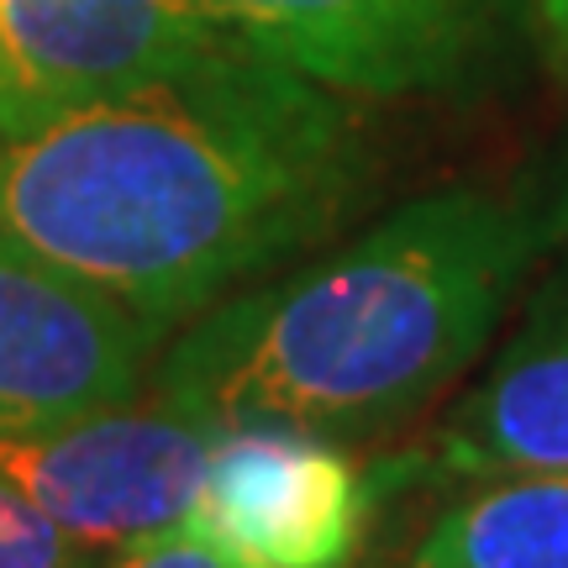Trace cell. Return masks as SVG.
<instances>
[{
    "mask_svg": "<svg viewBox=\"0 0 568 568\" xmlns=\"http://www.w3.org/2000/svg\"><path fill=\"white\" fill-rule=\"evenodd\" d=\"M347 95L222 38L153 80L0 132V243L153 322H195L364 205Z\"/></svg>",
    "mask_w": 568,
    "mask_h": 568,
    "instance_id": "6da1fadb",
    "label": "cell"
},
{
    "mask_svg": "<svg viewBox=\"0 0 568 568\" xmlns=\"http://www.w3.org/2000/svg\"><path fill=\"white\" fill-rule=\"evenodd\" d=\"M568 243V153L506 180H447L332 253L201 311L153 395L216 432L284 426L374 443L453 389Z\"/></svg>",
    "mask_w": 568,
    "mask_h": 568,
    "instance_id": "7a4b0ae2",
    "label": "cell"
},
{
    "mask_svg": "<svg viewBox=\"0 0 568 568\" xmlns=\"http://www.w3.org/2000/svg\"><path fill=\"white\" fill-rule=\"evenodd\" d=\"M347 101L443 95L500 59L527 0H184Z\"/></svg>",
    "mask_w": 568,
    "mask_h": 568,
    "instance_id": "3957f363",
    "label": "cell"
},
{
    "mask_svg": "<svg viewBox=\"0 0 568 568\" xmlns=\"http://www.w3.org/2000/svg\"><path fill=\"white\" fill-rule=\"evenodd\" d=\"M216 426L153 395V406H105L38 432L0 437V479L95 552H126L184 527Z\"/></svg>",
    "mask_w": 568,
    "mask_h": 568,
    "instance_id": "277c9868",
    "label": "cell"
},
{
    "mask_svg": "<svg viewBox=\"0 0 568 568\" xmlns=\"http://www.w3.org/2000/svg\"><path fill=\"white\" fill-rule=\"evenodd\" d=\"M374 521V474L343 443L243 426L222 432L184 516L232 568H353Z\"/></svg>",
    "mask_w": 568,
    "mask_h": 568,
    "instance_id": "5b68a950",
    "label": "cell"
},
{
    "mask_svg": "<svg viewBox=\"0 0 568 568\" xmlns=\"http://www.w3.org/2000/svg\"><path fill=\"white\" fill-rule=\"evenodd\" d=\"M163 343L169 322L0 243V437L132 400Z\"/></svg>",
    "mask_w": 568,
    "mask_h": 568,
    "instance_id": "8992f818",
    "label": "cell"
},
{
    "mask_svg": "<svg viewBox=\"0 0 568 568\" xmlns=\"http://www.w3.org/2000/svg\"><path fill=\"white\" fill-rule=\"evenodd\" d=\"M184 0H0V132H27L216 48Z\"/></svg>",
    "mask_w": 568,
    "mask_h": 568,
    "instance_id": "52a82bcc",
    "label": "cell"
},
{
    "mask_svg": "<svg viewBox=\"0 0 568 568\" xmlns=\"http://www.w3.org/2000/svg\"><path fill=\"white\" fill-rule=\"evenodd\" d=\"M432 464L458 479L568 468V243L531 280L489 368L443 416Z\"/></svg>",
    "mask_w": 568,
    "mask_h": 568,
    "instance_id": "ba28073f",
    "label": "cell"
},
{
    "mask_svg": "<svg viewBox=\"0 0 568 568\" xmlns=\"http://www.w3.org/2000/svg\"><path fill=\"white\" fill-rule=\"evenodd\" d=\"M389 568H568V468L474 479Z\"/></svg>",
    "mask_w": 568,
    "mask_h": 568,
    "instance_id": "9c48e42d",
    "label": "cell"
},
{
    "mask_svg": "<svg viewBox=\"0 0 568 568\" xmlns=\"http://www.w3.org/2000/svg\"><path fill=\"white\" fill-rule=\"evenodd\" d=\"M111 558L53 527L27 495L0 479V568H105Z\"/></svg>",
    "mask_w": 568,
    "mask_h": 568,
    "instance_id": "30bf717a",
    "label": "cell"
},
{
    "mask_svg": "<svg viewBox=\"0 0 568 568\" xmlns=\"http://www.w3.org/2000/svg\"><path fill=\"white\" fill-rule=\"evenodd\" d=\"M105 568H232L216 548H205L195 531H159V537H148V542H138V548L116 552Z\"/></svg>",
    "mask_w": 568,
    "mask_h": 568,
    "instance_id": "8fae6325",
    "label": "cell"
},
{
    "mask_svg": "<svg viewBox=\"0 0 568 568\" xmlns=\"http://www.w3.org/2000/svg\"><path fill=\"white\" fill-rule=\"evenodd\" d=\"M542 6H548V17L558 21V32L568 38V0H542Z\"/></svg>",
    "mask_w": 568,
    "mask_h": 568,
    "instance_id": "7c38bea8",
    "label": "cell"
}]
</instances>
